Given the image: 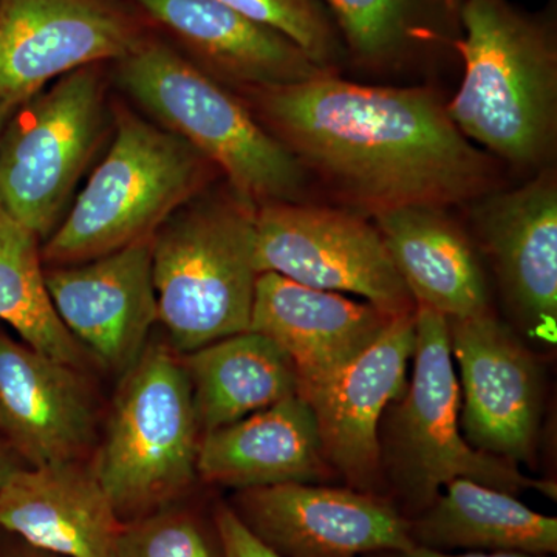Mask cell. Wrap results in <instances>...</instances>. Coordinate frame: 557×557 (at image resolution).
<instances>
[{
	"mask_svg": "<svg viewBox=\"0 0 557 557\" xmlns=\"http://www.w3.org/2000/svg\"><path fill=\"white\" fill-rule=\"evenodd\" d=\"M244 90L309 177L358 214L450 208L500 189L497 164L458 131L437 90L366 86L335 72Z\"/></svg>",
	"mask_w": 557,
	"mask_h": 557,
	"instance_id": "obj_1",
	"label": "cell"
},
{
	"mask_svg": "<svg viewBox=\"0 0 557 557\" xmlns=\"http://www.w3.org/2000/svg\"><path fill=\"white\" fill-rule=\"evenodd\" d=\"M458 131L519 171L549 168L557 139V39L552 21L509 0H461Z\"/></svg>",
	"mask_w": 557,
	"mask_h": 557,
	"instance_id": "obj_2",
	"label": "cell"
},
{
	"mask_svg": "<svg viewBox=\"0 0 557 557\" xmlns=\"http://www.w3.org/2000/svg\"><path fill=\"white\" fill-rule=\"evenodd\" d=\"M412 376L380 428L381 474L392 504L408 519L426 511L450 480L469 479L518 496L539 491L556 500L552 480L528 478L515 461L472 448L460 429V384L448 319L417 306Z\"/></svg>",
	"mask_w": 557,
	"mask_h": 557,
	"instance_id": "obj_3",
	"label": "cell"
},
{
	"mask_svg": "<svg viewBox=\"0 0 557 557\" xmlns=\"http://www.w3.org/2000/svg\"><path fill=\"white\" fill-rule=\"evenodd\" d=\"M132 97L172 134L215 164L251 207L304 201L310 177L255 113L219 81L157 36L116 61Z\"/></svg>",
	"mask_w": 557,
	"mask_h": 557,
	"instance_id": "obj_4",
	"label": "cell"
},
{
	"mask_svg": "<svg viewBox=\"0 0 557 557\" xmlns=\"http://www.w3.org/2000/svg\"><path fill=\"white\" fill-rule=\"evenodd\" d=\"M208 163L178 135L121 110L108 156L40 247L42 263L73 265L152 239L199 193Z\"/></svg>",
	"mask_w": 557,
	"mask_h": 557,
	"instance_id": "obj_5",
	"label": "cell"
},
{
	"mask_svg": "<svg viewBox=\"0 0 557 557\" xmlns=\"http://www.w3.org/2000/svg\"><path fill=\"white\" fill-rule=\"evenodd\" d=\"M95 474L124 523L177 504L199 478L201 432L177 351L148 344L120 379Z\"/></svg>",
	"mask_w": 557,
	"mask_h": 557,
	"instance_id": "obj_6",
	"label": "cell"
},
{
	"mask_svg": "<svg viewBox=\"0 0 557 557\" xmlns=\"http://www.w3.org/2000/svg\"><path fill=\"white\" fill-rule=\"evenodd\" d=\"M186 205L150 244L159 321L180 355L247 332L259 276L255 207L234 193Z\"/></svg>",
	"mask_w": 557,
	"mask_h": 557,
	"instance_id": "obj_7",
	"label": "cell"
},
{
	"mask_svg": "<svg viewBox=\"0 0 557 557\" xmlns=\"http://www.w3.org/2000/svg\"><path fill=\"white\" fill-rule=\"evenodd\" d=\"M101 64L70 72L14 110L0 137V203L39 240L60 226L104 129Z\"/></svg>",
	"mask_w": 557,
	"mask_h": 557,
	"instance_id": "obj_8",
	"label": "cell"
},
{
	"mask_svg": "<svg viewBox=\"0 0 557 557\" xmlns=\"http://www.w3.org/2000/svg\"><path fill=\"white\" fill-rule=\"evenodd\" d=\"M258 273L281 274L307 287L359 296L392 317L413 313L375 223L350 209L274 201L255 209Z\"/></svg>",
	"mask_w": 557,
	"mask_h": 557,
	"instance_id": "obj_9",
	"label": "cell"
},
{
	"mask_svg": "<svg viewBox=\"0 0 557 557\" xmlns=\"http://www.w3.org/2000/svg\"><path fill=\"white\" fill-rule=\"evenodd\" d=\"M146 24L126 0H0V100L22 104L50 81L121 60Z\"/></svg>",
	"mask_w": 557,
	"mask_h": 557,
	"instance_id": "obj_10",
	"label": "cell"
},
{
	"mask_svg": "<svg viewBox=\"0 0 557 557\" xmlns=\"http://www.w3.org/2000/svg\"><path fill=\"white\" fill-rule=\"evenodd\" d=\"M460 372V429L472 448L528 463L536 450L544 384L533 351L491 311L448 319Z\"/></svg>",
	"mask_w": 557,
	"mask_h": 557,
	"instance_id": "obj_11",
	"label": "cell"
},
{
	"mask_svg": "<svg viewBox=\"0 0 557 557\" xmlns=\"http://www.w3.org/2000/svg\"><path fill=\"white\" fill-rule=\"evenodd\" d=\"M231 508L282 557H364L416 545L392 500L350 486L251 487L236 491Z\"/></svg>",
	"mask_w": 557,
	"mask_h": 557,
	"instance_id": "obj_12",
	"label": "cell"
},
{
	"mask_svg": "<svg viewBox=\"0 0 557 557\" xmlns=\"http://www.w3.org/2000/svg\"><path fill=\"white\" fill-rule=\"evenodd\" d=\"M150 244L141 240L87 262L44 270L64 327L120 379L141 357L159 321Z\"/></svg>",
	"mask_w": 557,
	"mask_h": 557,
	"instance_id": "obj_13",
	"label": "cell"
},
{
	"mask_svg": "<svg viewBox=\"0 0 557 557\" xmlns=\"http://www.w3.org/2000/svg\"><path fill=\"white\" fill-rule=\"evenodd\" d=\"M416 341V311L399 314L327 383L300 395L317 417L330 469L355 490L379 494L381 421L405 394Z\"/></svg>",
	"mask_w": 557,
	"mask_h": 557,
	"instance_id": "obj_14",
	"label": "cell"
},
{
	"mask_svg": "<svg viewBox=\"0 0 557 557\" xmlns=\"http://www.w3.org/2000/svg\"><path fill=\"white\" fill-rule=\"evenodd\" d=\"M475 233L505 299L528 336L555 344L557 330V182L552 168L516 189L472 201Z\"/></svg>",
	"mask_w": 557,
	"mask_h": 557,
	"instance_id": "obj_15",
	"label": "cell"
},
{
	"mask_svg": "<svg viewBox=\"0 0 557 557\" xmlns=\"http://www.w3.org/2000/svg\"><path fill=\"white\" fill-rule=\"evenodd\" d=\"M0 440L27 467L83 461L97 409L81 370L0 332Z\"/></svg>",
	"mask_w": 557,
	"mask_h": 557,
	"instance_id": "obj_16",
	"label": "cell"
},
{
	"mask_svg": "<svg viewBox=\"0 0 557 557\" xmlns=\"http://www.w3.org/2000/svg\"><path fill=\"white\" fill-rule=\"evenodd\" d=\"M392 314L277 273L256 278L249 330L277 344L299 376V395L327 383L380 338Z\"/></svg>",
	"mask_w": 557,
	"mask_h": 557,
	"instance_id": "obj_17",
	"label": "cell"
},
{
	"mask_svg": "<svg viewBox=\"0 0 557 557\" xmlns=\"http://www.w3.org/2000/svg\"><path fill=\"white\" fill-rule=\"evenodd\" d=\"M132 5L208 75L242 89L285 86L329 72L281 32L220 0H132Z\"/></svg>",
	"mask_w": 557,
	"mask_h": 557,
	"instance_id": "obj_18",
	"label": "cell"
},
{
	"mask_svg": "<svg viewBox=\"0 0 557 557\" xmlns=\"http://www.w3.org/2000/svg\"><path fill=\"white\" fill-rule=\"evenodd\" d=\"M124 522L91 465L22 467L0 487V528L57 557H115Z\"/></svg>",
	"mask_w": 557,
	"mask_h": 557,
	"instance_id": "obj_19",
	"label": "cell"
},
{
	"mask_svg": "<svg viewBox=\"0 0 557 557\" xmlns=\"http://www.w3.org/2000/svg\"><path fill=\"white\" fill-rule=\"evenodd\" d=\"M330 467L313 409L299 394L201 435L197 474L236 491L319 483Z\"/></svg>",
	"mask_w": 557,
	"mask_h": 557,
	"instance_id": "obj_20",
	"label": "cell"
},
{
	"mask_svg": "<svg viewBox=\"0 0 557 557\" xmlns=\"http://www.w3.org/2000/svg\"><path fill=\"white\" fill-rule=\"evenodd\" d=\"M373 219L416 306L446 319L490 311L478 252L448 208L409 205L381 211Z\"/></svg>",
	"mask_w": 557,
	"mask_h": 557,
	"instance_id": "obj_21",
	"label": "cell"
},
{
	"mask_svg": "<svg viewBox=\"0 0 557 557\" xmlns=\"http://www.w3.org/2000/svg\"><path fill=\"white\" fill-rule=\"evenodd\" d=\"M409 520L413 544L440 552L557 553L556 518L474 480H450L426 511Z\"/></svg>",
	"mask_w": 557,
	"mask_h": 557,
	"instance_id": "obj_22",
	"label": "cell"
},
{
	"mask_svg": "<svg viewBox=\"0 0 557 557\" xmlns=\"http://www.w3.org/2000/svg\"><path fill=\"white\" fill-rule=\"evenodd\" d=\"M201 435L299 394V376L277 344L247 332L180 355Z\"/></svg>",
	"mask_w": 557,
	"mask_h": 557,
	"instance_id": "obj_23",
	"label": "cell"
},
{
	"mask_svg": "<svg viewBox=\"0 0 557 557\" xmlns=\"http://www.w3.org/2000/svg\"><path fill=\"white\" fill-rule=\"evenodd\" d=\"M359 67L391 72L454 47L461 0H322Z\"/></svg>",
	"mask_w": 557,
	"mask_h": 557,
	"instance_id": "obj_24",
	"label": "cell"
},
{
	"mask_svg": "<svg viewBox=\"0 0 557 557\" xmlns=\"http://www.w3.org/2000/svg\"><path fill=\"white\" fill-rule=\"evenodd\" d=\"M39 239L0 203V321L22 343L72 368H86L89 355L70 335L51 304L44 278Z\"/></svg>",
	"mask_w": 557,
	"mask_h": 557,
	"instance_id": "obj_25",
	"label": "cell"
},
{
	"mask_svg": "<svg viewBox=\"0 0 557 557\" xmlns=\"http://www.w3.org/2000/svg\"><path fill=\"white\" fill-rule=\"evenodd\" d=\"M298 44L319 67L339 73L346 47L322 0H220Z\"/></svg>",
	"mask_w": 557,
	"mask_h": 557,
	"instance_id": "obj_26",
	"label": "cell"
},
{
	"mask_svg": "<svg viewBox=\"0 0 557 557\" xmlns=\"http://www.w3.org/2000/svg\"><path fill=\"white\" fill-rule=\"evenodd\" d=\"M115 557H223L186 509L172 507L124 523Z\"/></svg>",
	"mask_w": 557,
	"mask_h": 557,
	"instance_id": "obj_27",
	"label": "cell"
},
{
	"mask_svg": "<svg viewBox=\"0 0 557 557\" xmlns=\"http://www.w3.org/2000/svg\"><path fill=\"white\" fill-rule=\"evenodd\" d=\"M214 523L223 557H282L256 537L233 508L220 505Z\"/></svg>",
	"mask_w": 557,
	"mask_h": 557,
	"instance_id": "obj_28",
	"label": "cell"
},
{
	"mask_svg": "<svg viewBox=\"0 0 557 557\" xmlns=\"http://www.w3.org/2000/svg\"><path fill=\"white\" fill-rule=\"evenodd\" d=\"M364 557H552V556H534L525 555V553H480V552H440L413 545L408 549H397V552L373 553Z\"/></svg>",
	"mask_w": 557,
	"mask_h": 557,
	"instance_id": "obj_29",
	"label": "cell"
},
{
	"mask_svg": "<svg viewBox=\"0 0 557 557\" xmlns=\"http://www.w3.org/2000/svg\"><path fill=\"white\" fill-rule=\"evenodd\" d=\"M22 467H24V463L17 458L16 454L0 440V487L5 485L7 480Z\"/></svg>",
	"mask_w": 557,
	"mask_h": 557,
	"instance_id": "obj_30",
	"label": "cell"
},
{
	"mask_svg": "<svg viewBox=\"0 0 557 557\" xmlns=\"http://www.w3.org/2000/svg\"><path fill=\"white\" fill-rule=\"evenodd\" d=\"M17 106H20L17 102L0 100V137H2L7 123H9L11 115H13Z\"/></svg>",
	"mask_w": 557,
	"mask_h": 557,
	"instance_id": "obj_31",
	"label": "cell"
},
{
	"mask_svg": "<svg viewBox=\"0 0 557 557\" xmlns=\"http://www.w3.org/2000/svg\"><path fill=\"white\" fill-rule=\"evenodd\" d=\"M28 548L30 549H27V552L10 553V555H5L2 557H57L53 555H47V553L39 552V549H35L32 547Z\"/></svg>",
	"mask_w": 557,
	"mask_h": 557,
	"instance_id": "obj_32",
	"label": "cell"
}]
</instances>
